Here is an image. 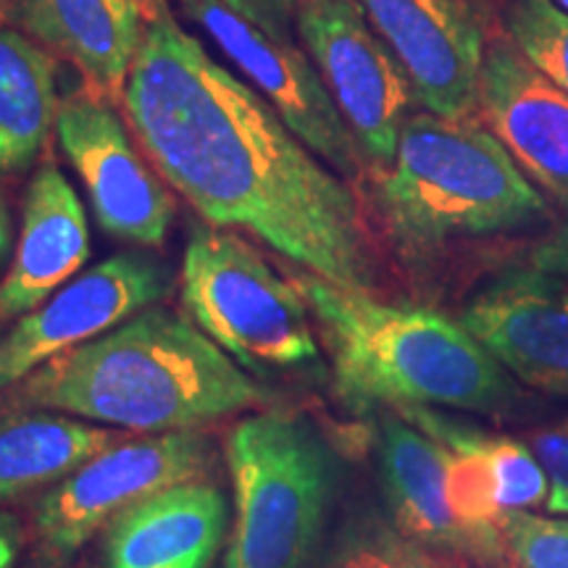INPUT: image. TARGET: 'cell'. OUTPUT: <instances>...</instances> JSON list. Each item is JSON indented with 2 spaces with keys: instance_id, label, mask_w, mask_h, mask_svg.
Returning a JSON list of instances; mask_svg holds the SVG:
<instances>
[{
  "instance_id": "1",
  "label": "cell",
  "mask_w": 568,
  "mask_h": 568,
  "mask_svg": "<svg viewBox=\"0 0 568 568\" xmlns=\"http://www.w3.org/2000/svg\"><path fill=\"white\" fill-rule=\"evenodd\" d=\"M122 105L161 180L211 226L251 232L305 274L374 293L372 240L351 184L172 13L145 24Z\"/></svg>"
},
{
  "instance_id": "12",
  "label": "cell",
  "mask_w": 568,
  "mask_h": 568,
  "mask_svg": "<svg viewBox=\"0 0 568 568\" xmlns=\"http://www.w3.org/2000/svg\"><path fill=\"white\" fill-rule=\"evenodd\" d=\"M414 82L418 105L445 119H479L487 32L466 0H355Z\"/></svg>"
},
{
  "instance_id": "5",
  "label": "cell",
  "mask_w": 568,
  "mask_h": 568,
  "mask_svg": "<svg viewBox=\"0 0 568 568\" xmlns=\"http://www.w3.org/2000/svg\"><path fill=\"white\" fill-rule=\"evenodd\" d=\"M232 527L222 568H308L326 531L337 464L308 418L258 410L224 445Z\"/></svg>"
},
{
  "instance_id": "2",
  "label": "cell",
  "mask_w": 568,
  "mask_h": 568,
  "mask_svg": "<svg viewBox=\"0 0 568 568\" xmlns=\"http://www.w3.org/2000/svg\"><path fill=\"white\" fill-rule=\"evenodd\" d=\"M13 387L17 410H48L140 435L201 429L268 403V389L193 318L159 305L55 355Z\"/></svg>"
},
{
  "instance_id": "30",
  "label": "cell",
  "mask_w": 568,
  "mask_h": 568,
  "mask_svg": "<svg viewBox=\"0 0 568 568\" xmlns=\"http://www.w3.org/2000/svg\"><path fill=\"white\" fill-rule=\"evenodd\" d=\"M11 243V232H9V219H6L3 205H0V258H3L6 251H9Z\"/></svg>"
},
{
  "instance_id": "14",
  "label": "cell",
  "mask_w": 568,
  "mask_h": 568,
  "mask_svg": "<svg viewBox=\"0 0 568 568\" xmlns=\"http://www.w3.org/2000/svg\"><path fill=\"white\" fill-rule=\"evenodd\" d=\"M479 122L537 187L568 205V95L545 80L506 34H487Z\"/></svg>"
},
{
  "instance_id": "13",
  "label": "cell",
  "mask_w": 568,
  "mask_h": 568,
  "mask_svg": "<svg viewBox=\"0 0 568 568\" xmlns=\"http://www.w3.org/2000/svg\"><path fill=\"white\" fill-rule=\"evenodd\" d=\"M458 322L527 387L568 395V284L537 264L495 274Z\"/></svg>"
},
{
  "instance_id": "29",
  "label": "cell",
  "mask_w": 568,
  "mask_h": 568,
  "mask_svg": "<svg viewBox=\"0 0 568 568\" xmlns=\"http://www.w3.org/2000/svg\"><path fill=\"white\" fill-rule=\"evenodd\" d=\"M140 3H142V13H145V24L148 21L163 17V13H172L169 11L166 0H140Z\"/></svg>"
},
{
  "instance_id": "9",
  "label": "cell",
  "mask_w": 568,
  "mask_h": 568,
  "mask_svg": "<svg viewBox=\"0 0 568 568\" xmlns=\"http://www.w3.org/2000/svg\"><path fill=\"white\" fill-rule=\"evenodd\" d=\"M193 24L216 42L247 84L258 92L290 132L316 159L332 166L339 176H358L366 169L351 126L329 95L318 69L293 40L272 34L237 17L222 0H180Z\"/></svg>"
},
{
  "instance_id": "28",
  "label": "cell",
  "mask_w": 568,
  "mask_h": 568,
  "mask_svg": "<svg viewBox=\"0 0 568 568\" xmlns=\"http://www.w3.org/2000/svg\"><path fill=\"white\" fill-rule=\"evenodd\" d=\"M24 548V527L11 510L0 508V568H13Z\"/></svg>"
},
{
  "instance_id": "10",
  "label": "cell",
  "mask_w": 568,
  "mask_h": 568,
  "mask_svg": "<svg viewBox=\"0 0 568 568\" xmlns=\"http://www.w3.org/2000/svg\"><path fill=\"white\" fill-rule=\"evenodd\" d=\"M55 134L105 234L145 247L166 243L174 197L138 153L111 101L90 90L69 95L59 105Z\"/></svg>"
},
{
  "instance_id": "25",
  "label": "cell",
  "mask_w": 568,
  "mask_h": 568,
  "mask_svg": "<svg viewBox=\"0 0 568 568\" xmlns=\"http://www.w3.org/2000/svg\"><path fill=\"white\" fill-rule=\"evenodd\" d=\"M531 450L537 453L539 464L548 474V514L568 518V418L539 429L531 437Z\"/></svg>"
},
{
  "instance_id": "18",
  "label": "cell",
  "mask_w": 568,
  "mask_h": 568,
  "mask_svg": "<svg viewBox=\"0 0 568 568\" xmlns=\"http://www.w3.org/2000/svg\"><path fill=\"white\" fill-rule=\"evenodd\" d=\"M379 474L389 521L424 548L477 564L471 539L447 500V453L429 432L400 414L379 424Z\"/></svg>"
},
{
  "instance_id": "24",
  "label": "cell",
  "mask_w": 568,
  "mask_h": 568,
  "mask_svg": "<svg viewBox=\"0 0 568 568\" xmlns=\"http://www.w3.org/2000/svg\"><path fill=\"white\" fill-rule=\"evenodd\" d=\"M503 537L518 568H568V518L518 510L503 521Z\"/></svg>"
},
{
  "instance_id": "26",
  "label": "cell",
  "mask_w": 568,
  "mask_h": 568,
  "mask_svg": "<svg viewBox=\"0 0 568 568\" xmlns=\"http://www.w3.org/2000/svg\"><path fill=\"white\" fill-rule=\"evenodd\" d=\"M222 3L272 38L293 40L297 0H222Z\"/></svg>"
},
{
  "instance_id": "17",
  "label": "cell",
  "mask_w": 568,
  "mask_h": 568,
  "mask_svg": "<svg viewBox=\"0 0 568 568\" xmlns=\"http://www.w3.org/2000/svg\"><path fill=\"white\" fill-rule=\"evenodd\" d=\"M88 258V213L61 169L48 163L27 187L17 253L0 282V324L51 301Z\"/></svg>"
},
{
  "instance_id": "22",
  "label": "cell",
  "mask_w": 568,
  "mask_h": 568,
  "mask_svg": "<svg viewBox=\"0 0 568 568\" xmlns=\"http://www.w3.org/2000/svg\"><path fill=\"white\" fill-rule=\"evenodd\" d=\"M324 568H466L403 535L393 521L361 518L343 531Z\"/></svg>"
},
{
  "instance_id": "8",
  "label": "cell",
  "mask_w": 568,
  "mask_h": 568,
  "mask_svg": "<svg viewBox=\"0 0 568 568\" xmlns=\"http://www.w3.org/2000/svg\"><path fill=\"white\" fill-rule=\"evenodd\" d=\"M295 32L361 153L376 169L389 166L403 124L418 105L406 67L355 0H297Z\"/></svg>"
},
{
  "instance_id": "11",
  "label": "cell",
  "mask_w": 568,
  "mask_h": 568,
  "mask_svg": "<svg viewBox=\"0 0 568 568\" xmlns=\"http://www.w3.org/2000/svg\"><path fill=\"white\" fill-rule=\"evenodd\" d=\"M169 274L142 253H119L71 280L0 339V389L55 355L116 329L169 293Z\"/></svg>"
},
{
  "instance_id": "7",
  "label": "cell",
  "mask_w": 568,
  "mask_h": 568,
  "mask_svg": "<svg viewBox=\"0 0 568 568\" xmlns=\"http://www.w3.org/2000/svg\"><path fill=\"white\" fill-rule=\"evenodd\" d=\"M213 439L201 429L124 437L90 456L45 489L34 506L32 531L48 564H67L98 531L161 489L209 479Z\"/></svg>"
},
{
  "instance_id": "32",
  "label": "cell",
  "mask_w": 568,
  "mask_h": 568,
  "mask_svg": "<svg viewBox=\"0 0 568 568\" xmlns=\"http://www.w3.org/2000/svg\"><path fill=\"white\" fill-rule=\"evenodd\" d=\"M466 3H474V0H466Z\"/></svg>"
},
{
  "instance_id": "27",
  "label": "cell",
  "mask_w": 568,
  "mask_h": 568,
  "mask_svg": "<svg viewBox=\"0 0 568 568\" xmlns=\"http://www.w3.org/2000/svg\"><path fill=\"white\" fill-rule=\"evenodd\" d=\"M531 264L556 274L558 280H564L568 284V216L566 222L537 247L535 255H531Z\"/></svg>"
},
{
  "instance_id": "19",
  "label": "cell",
  "mask_w": 568,
  "mask_h": 568,
  "mask_svg": "<svg viewBox=\"0 0 568 568\" xmlns=\"http://www.w3.org/2000/svg\"><path fill=\"white\" fill-rule=\"evenodd\" d=\"M126 432L80 418L21 410L0 418V500L51 487Z\"/></svg>"
},
{
  "instance_id": "23",
  "label": "cell",
  "mask_w": 568,
  "mask_h": 568,
  "mask_svg": "<svg viewBox=\"0 0 568 568\" xmlns=\"http://www.w3.org/2000/svg\"><path fill=\"white\" fill-rule=\"evenodd\" d=\"M479 445L493 468L497 503L508 514L548 506L550 481L531 445L479 429Z\"/></svg>"
},
{
  "instance_id": "20",
  "label": "cell",
  "mask_w": 568,
  "mask_h": 568,
  "mask_svg": "<svg viewBox=\"0 0 568 568\" xmlns=\"http://www.w3.org/2000/svg\"><path fill=\"white\" fill-rule=\"evenodd\" d=\"M55 59L17 30H0V174L21 172L59 116Z\"/></svg>"
},
{
  "instance_id": "3",
  "label": "cell",
  "mask_w": 568,
  "mask_h": 568,
  "mask_svg": "<svg viewBox=\"0 0 568 568\" xmlns=\"http://www.w3.org/2000/svg\"><path fill=\"white\" fill-rule=\"evenodd\" d=\"M329 353L337 395L351 408H450L506 414L514 376L458 318L424 305L387 303L295 274Z\"/></svg>"
},
{
  "instance_id": "31",
  "label": "cell",
  "mask_w": 568,
  "mask_h": 568,
  "mask_svg": "<svg viewBox=\"0 0 568 568\" xmlns=\"http://www.w3.org/2000/svg\"><path fill=\"white\" fill-rule=\"evenodd\" d=\"M552 3H556L558 9H564L568 13V0H552Z\"/></svg>"
},
{
  "instance_id": "6",
  "label": "cell",
  "mask_w": 568,
  "mask_h": 568,
  "mask_svg": "<svg viewBox=\"0 0 568 568\" xmlns=\"http://www.w3.org/2000/svg\"><path fill=\"white\" fill-rule=\"evenodd\" d=\"M182 303L203 335L255 376L322 358L297 284L276 274L232 230L209 224L190 234L182 261Z\"/></svg>"
},
{
  "instance_id": "4",
  "label": "cell",
  "mask_w": 568,
  "mask_h": 568,
  "mask_svg": "<svg viewBox=\"0 0 568 568\" xmlns=\"http://www.w3.org/2000/svg\"><path fill=\"white\" fill-rule=\"evenodd\" d=\"M385 232L408 258L464 240L500 237L550 219V205L479 119L414 111L395 159L374 169Z\"/></svg>"
},
{
  "instance_id": "16",
  "label": "cell",
  "mask_w": 568,
  "mask_h": 568,
  "mask_svg": "<svg viewBox=\"0 0 568 568\" xmlns=\"http://www.w3.org/2000/svg\"><path fill=\"white\" fill-rule=\"evenodd\" d=\"M6 19L74 63L84 88L122 103L145 34L140 0H6Z\"/></svg>"
},
{
  "instance_id": "15",
  "label": "cell",
  "mask_w": 568,
  "mask_h": 568,
  "mask_svg": "<svg viewBox=\"0 0 568 568\" xmlns=\"http://www.w3.org/2000/svg\"><path fill=\"white\" fill-rule=\"evenodd\" d=\"M232 527V503L209 479L172 485L103 531L105 568H211Z\"/></svg>"
},
{
  "instance_id": "21",
  "label": "cell",
  "mask_w": 568,
  "mask_h": 568,
  "mask_svg": "<svg viewBox=\"0 0 568 568\" xmlns=\"http://www.w3.org/2000/svg\"><path fill=\"white\" fill-rule=\"evenodd\" d=\"M500 24L516 51L568 95V13L552 0H506Z\"/></svg>"
}]
</instances>
